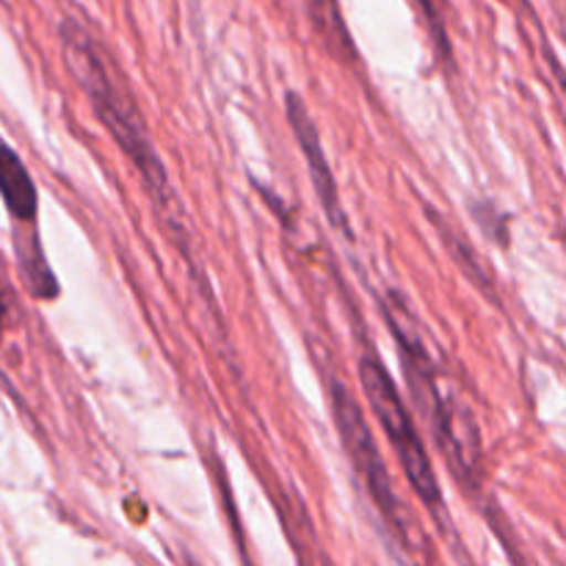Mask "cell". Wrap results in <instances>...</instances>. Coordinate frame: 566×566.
Wrapping results in <instances>:
<instances>
[{
	"label": "cell",
	"mask_w": 566,
	"mask_h": 566,
	"mask_svg": "<svg viewBox=\"0 0 566 566\" xmlns=\"http://www.w3.org/2000/svg\"><path fill=\"white\" fill-rule=\"evenodd\" d=\"M14 249H17V263H20L22 282L28 285V291H31L36 298L59 296V282H55L48 260H44L42 243H39L36 232L31 230V235H17Z\"/></svg>",
	"instance_id": "cell-7"
},
{
	"label": "cell",
	"mask_w": 566,
	"mask_h": 566,
	"mask_svg": "<svg viewBox=\"0 0 566 566\" xmlns=\"http://www.w3.org/2000/svg\"><path fill=\"white\" fill-rule=\"evenodd\" d=\"M329 407L335 429L340 434V446L346 451L348 462H352L354 473L359 475V481L365 484V490H368L370 501L379 509L381 517L401 534V506H398L390 473H387V464L381 459V451L376 446V437L370 431L363 407L354 398V392L337 379H332L329 385Z\"/></svg>",
	"instance_id": "cell-4"
},
{
	"label": "cell",
	"mask_w": 566,
	"mask_h": 566,
	"mask_svg": "<svg viewBox=\"0 0 566 566\" xmlns=\"http://www.w3.org/2000/svg\"><path fill=\"white\" fill-rule=\"evenodd\" d=\"M6 315H9V296H6L3 285H0V326L6 324Z\"/></svg>",
	"instance_id": "cell-8"
},
{
	"label": "cell",
	"mask_w": 566,
	"mask_h": 566,
	"mask_svg": "<svg viewBox=\"0 0 566 566\" xmlns=\"http://www.w3.org/2000/svg\"><path fill=\"white\" fill-rule=\"evenodd\" d=\"M359 385H363L365 398H368L370 412L376 415L381 431H385L392 451H396V459L401 464L403 475H407L409 486L418 492L420 503L437 517L442 512V490L440 481H437L434 464L429 459V448H426L412 412H409L407 401L398 392L390 370L374 352H365L359 357Z\"/></svg>",
	"instance_id": "cell-3"
},
{
	"label": "cell",
	"mask_w": 566,
	"mask_h": 566,
	"mask_svg": "<svg viewBox=\"0 0 566 566\" xmlns=\"http://www.w3.org/2000/svg\"><path fill=\"white\" fill-rule=\"evenodd\" d=\"M285 116H287V125H291L293 138H296L298 149H302L304 164H307L310 182H313L315 197H318L321 202V210H324L329 224L335 227L340 235L352 238L354 235L352 224H348V216L346 210H343L340 188H337L335 175H332V166H329V158H326L324 142H321L318 125H315V119L310 116L307 103H304L296 92H287Z\"/></svg>",
	"instance_id": "cell-5"
},
{
	"label": "cell",
	"mask_w": 566,
	"mask_h": 566,
	"mask_svg": "<svg viewBox=\"0 0 566 566\" xmlns=\"http://www.w3.org/2000/svg\"><path fill=\"white\" fill-rule=\"evenodd\" d=\"M0 199L11 219L33 227L39 213V191L22 158L6 142H0Z\"/></svg>",
	"instance_id": "cell-6"
},
{
	"label": "cell",
	"mask_w": 566,
	"mask_h": 566,
	"mask_svg": "<svg viewBox=\"0 0 566 566\" xmlns=\"http://www.w3.org/2000/svg\"><path fill=\"white\" fill-rule=\"evenodd\" d=\"M61 50H64L66 70L72 72L81 92L86 94L92 111L103 122L108 136L116 142V147L122 149V155L138 171L149 197L155 199L158 208H171L175 191H171L169 175H166L158 147H155L153 136H149L142 111L136 108L130 92L114 75L103 50L88 36L86 28H81L77 22H64L61 25Z\"/></svg>",
	"instance_id": "cell-1"
},
{
	"label": "cell",
	"mask_w": 566,
	"mask_h": 566,
	"mask_svg": "<svg viewBox=\"0 0 566 566\" xmlns=\"http://www.w3.org/2000/svg\"><path fill=\"white\" fill-rule=\"evenodd\" d=\"M381 310H385L387 326H390V335L398 346V357H401L403 376H407L415 409L423 415L429 429L437 434L440 448L448 453L457 473H470L475 464V453H479V440H475L473 423L468 418L457 420L451 401L442 398L434 359L426 352L423 337L415 329L412 315L403 307L398 293H390L387 302L381 304Z\"/></svg>",
	"instance_id": "cell-2"
}]
</instances>
